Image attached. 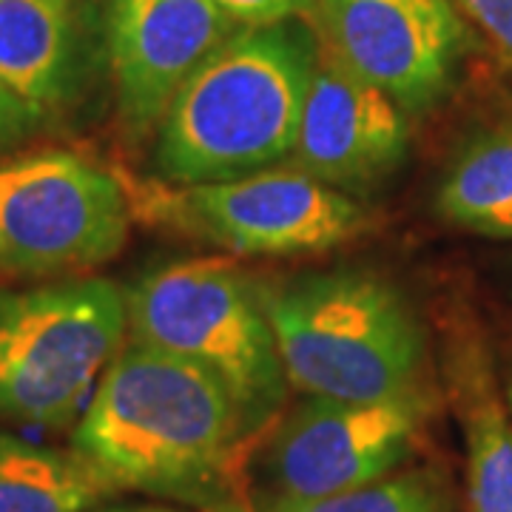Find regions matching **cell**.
I'll return each instance as SVG.
<instances>
[{"mask_svg": "<svg viewBox=\"0 0 512 512\" xmlns=\"http://www.w3.org/2000/svg\"><path fill=\"white\" fill-rule=\"evenodd\" d=\"M248 439L242 410L220 379L188 359L128 342L94 387L72 453L111 493L211 504Z\"/></svg>", "mask_w": 512, "mask_h": 512, "instance_id": "obj_1", "label": "cell"}, {"mask_svg": "<svg viewBox=\"0 0 512 512\" xmlns=\"http://www.w3.org/2000/svg\"><path fill=\"white\" fill-rule=\"evenodd\" d=\"M319 37L302 20L234 32L202 60L154 128L160 183L197 185L288 160Z\"/></svg>", "mask_w": 512, "mask_h": 512, "instance_id": "obj_2", "label": "cell"}, {"mask_svg": "<svg viewBox=\"0 0 512 512\" xmlns=\"http://www.w3.org/2000/svg\"><path fill=\"white\" fill-rule=\"evenodd\" d=\"M293 390L336 402L430 393V350L404 293L373 271L339 268L259 288Z\"/></svg>", "mask_w": 512, "mask_h": 512, "instance_id": "obj_3", "label": "cell"}, {"mask_svg": "<svg viewBox=\"0 0 512 512\" xmlns=\"http://www.w3.org/2000/svg\"><path fill=\"white\" fill-rule=\"evenodd\" d=\"M131 342L194 362L220 379L251 436L276 421L288 376L254 288L225 259H177L148 268L126 291Z\"/></svg>", "mask_w": 512, "mask_h": 512, "instance_id": "obj_4", "label": "cell"}, {"mask_svg": "<svg viewBox=\"0 0 512 512\" xmlns=\"http://www.w3.org/2000/svg\"><path fill=\"white\" fill-rule=\"evenodd\" d=\"M126 333V291L103 276L0 291V416L72 424Z\"/></svg>", "mask_w": 512, "mask_h": 512, "instance_id": "obj_5", "label": "cell"}, {"mask_svg": "<svg viewBox=\"0 0 512 512\" xmlns=\"http://www.w3.org/2000/svg\"><path fill=\"white\" fill-rule=\"evenodd\" d=\"M131 211L239 256L319 254L359 237L370 214L299 168H265L220 183L137 185Z\"/></svg>", "mask_w": 512, "mask_h": 512, "instance_id": "obj_6", "label": "cell"}, {"mask_svg": "<svg viewBox=\"0 0 512 512\" xmlns=\"http://www.w3.org/2000/svg\"><path fill=\"white\" fill-rule=\"evenodd\" d=\"M134 220L117 174L74 151L0 160V274H77L123 251Z\"/></svg>", "mask_w": 512, "mask_h": 512, "instance_id": "obj_7", "label": "cell"}, {"mask_svg": "<svg viewBox=\"0 0 512 512\" xmlns=\"http://www.w3.org/2000/svg\"><path fill=\"white\" fill-rule=\"evenodd\" d=\"M433 393L393 402L296 404L265 444L262 498H322L390 476L416 453Z\"/></svg>", "mask_w": 512, "mask_h": 512, "instance_id": "obj_8", "label": "cell"}, {"mask_svg": "<svg viewBox=\"0 0 512 512\" xmlns=\"http://www.w3.org/2000/svg\"><path fill=\"white\" fill-rule=\"evenodd\" d=\"M325 43L407 114L450 92L464 29L450 0H316Z\"/></svg>", "mask_w": 512, "mask_h": 512, "instance_id": "obj_9", "label": "cell"}, {"mask_svg": "<svg viewBox=\"0 0 512 512\" xmlns=\"http://www.w3.org/2000/svg\"><path fill=\"white\" fill-rule=\"evenodd\" d=\"M407 146V111L319 40L299 134L288 157L293 168L345 194H362L396 174Z\"/></svg>", "mask_w": 512, "mask_h": 512, "instance_id": "obj_10", "label": "cell"}, {"mask_svg": "<svg viewBox=\"0 0 512 512\" xmlns=\"http://www.w3.org/2000/svg\"><path fill=\"white\" fill-rule=\"evenodd\" d=\"M234 35L217 0H111L109 60L128 137H148L205 57Z\"/></svg>", "mask_w": 512, "mask_h": 512, "instance_id": "obj_11", "label": "cell"}, {"mask_svg": "<svg viewBox=\"0 0 512 512\" xmlns=\"http://www.w3.org/2000/svg\"><path fill=\"white\" fill-rule=\"evenodd\" d=\"M86 60L80 0H0V80L40 123L77 100Z\"/></svg>", "mask_w": 512, "mask_h": 512, "instance_id": "obj_12", "label": "cell"}, {"mask_svg": "<svg viewBox=\"0 0 512 512\" xmlns=\"http://www.w3.org/2000/svg\"><path fill=\"white\" fill-rule=\"evenodd\" d=\"M436 211L467 234L512 239V120L461 143L436 188Z\"/></svg>", "mask_w": 512, "mask_h": 512, "instance_id": "obj_13", "label": "cell"}, {"mask_svg": "<svg viewBox=\"0 0 512 512\" xmlns=\"http://www.w3.org/2000/svg\"><path fill=\"white\" fill-rule=\"evenodd\" d=\"M458 402L467 447V495L473 512H512V419L490 384L481 353L458 367Z\"/></svg>", "mask_w": 512, "mask_h": 512, "instance_id": "obj_14", "label": "cell"}, {"mask_svg": "<svg viewBox=\"0 0 512 512\" xmlns=\"http://www.w3.org/2000/svg\"><path fill=\"white\" fill-rule=\"evenodd\" d=\"M106 493L77 453L0 433V512H89Z\"/></svg>", "mask_w": 512, "mask_h": 512, "instance_id": "obj_15", "label": "cell"}, {"mask_svg": "<svg viewBox=\"0 0 512 512\" xmlns=\"http://www.w3.org/2000/svg\"><path fill=\"white\" fill-rule=\"evenodd\" d=\"M256 512H450V495L436 473L404 470L322 498H262Z\"/></svg>", "mask_w": 512, "mask_h": 512, "instance_id": "obj_16", "label": "cell"}, {"mask_svg": "<svg viewBox=\"0 0 512 512\" xmlns=\"http://www.w3.org/2000/svg\"><path fill=\"white\" fill-rule=\"evenodd\" d=\"M217 3L222 12L234 20V26H242V29L299 20L316 6V0H217Z\"/></svg>", "mask_w": 512, "mask_h": 512, "instance_id": "obj_17", "label": "cell"}, {"mask_svg": "<svg viewBox=\"0 0 512 512\" xmlns=\"http://www.w3.org/2000/svg\"><path fill=\"white\" fill-rule=\"evenodd\" d=\"M458 3L512 60V0H458Z\"/></svg>", "mask_w": 512, "mask_h": 512, "instance_id": "obj_18", "label": "cell"}, {"mask_svg": "<svg viewBox=\"0 0 512 512\" xmlns=\"http://www.w3.org/2000/svg\"><path fill=\"white\" fill-rule=\"evenodd\" d=\"M37 126H40V120L0 80V146L18 143L26 134H32Z\"/></svg>", "mask_w": 512, "mask_h": 512, "instance_id": "obj_19", "label": "cell"}, {"mask_svg": "<svg viewBox=\"0 0 512 512\" xmlns=\"http://www.w3.org/2000/svg\"><path fill=\"white\" fill-rule=\"evenodd\" d=\"M106 512H180V510H168V507H114V510Z\"/></svg>", "mask_w": 512, "mask_h": 512, "instance_id": "obj_20", "label": "cell"}, {"mask_svg": "<svg viewBox=\"0 0 512 512\" xmlns=\"http://www.w3.org/2000/svg\"><path fill=\"white\" fill-rule=\"evenodd\" d=\"M507 404H510V413H512V373H510V379H507Z\"/></svg>", "mask_w": 512, "mask_h": 512, "instance_id": "obj_21", "label": "cell"}]
</instances>
